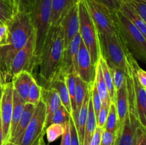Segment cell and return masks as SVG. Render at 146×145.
Returning a JSON list of instances; mask_svg holds the SVG:
<instances>
[{"label":"cell","mask_w":146,"mask_h":145,"mask_svg":"<svg viewBox=\"0 0 146 145\" xmlns=\"http://www.w3.org/2000/svg\"><path fill=\"white\" fill-rule=\"evenodd\" d=\"M116 132H111L103 129L101 134V145H115Z\"/></svg>","instance_id":"cell-39"},{"label":"cell","mask_w":146,"mask_h":145,"mask_svg":"<svg viewBox=\"0 0 146 145\" xmlns=\"http://www.w3.org/2000/svg\"><path fill=\"white\" fill-rule=\"evenodd\" d=\"M119 127L120 123L116 107H115V103L111 102L110 104L108 116H107L106 122L104 129L108 131V132H116Z\"/></svg>","instance_id":"cell-29"},{"label":"cell","mask_w":146,"mask_h":145,"mask_svg":"<svg viewBox=\"0 0 146 145\" xmlns=\"http://www.w3.org/2000/svg\"><path fill=\"white\" fill-rule=\"evenodd\" d=\"M97 127L96 118L95 113H94V107H93L92 101H91V95L88 103V117H87L86 125L85 132H84V142L83 145H90L94 137V133L96 132V129Z\"/></svg>","instance_id":"cell-26"},{"label":"cell","mask_w":146,"mask_h":145,"mask_svg":"<svg viewBox=\"0 0 146 145\" xmlns=\"http://www.w3.org/2000/svg\"><path fill=\"white\" fill-rule=\"evenodd\" d=\"M64 78L65 77L62 76V75H58L48 85H46L45 87L52 88L57 91L58 95H59L61 104L66 108V109L68 111V113L71 115V116L72 117L73 111L71 100H70L69 94H68V89H67V86Z\"/></svg>","instance_id":"cell-20"},{"label":"cell","mask_w":146,"mask_h":145,"mask_svg":"<svg viewBox=\"0 0 146 145\" xmlns=\"http://www.w3.org/2000/svg\"><path fill=\"white\" fill-rule=\"evenodd\" d=\"M7 25L9 32V44L0 48V85L1 86L11 82L9 69L11 61L34 31L30 14L25 11L14 13Z\"/></svg>","instance_id":"cell-1"},{"label":"cell","mask_w":146,"mask_h":145,"mask_svg":"<svg viewBox=\"0 0 146 145\" xmlns=\"http://www.w3.org/2000/svg\"><path fill=\"white\" fill-rule=\"evenodd\" d=\"M78 2V0H52L50 26H58L70 9Z\"/></svg>","instance_id":"cell-18"},{"label":"cell","mask_w":146,"mask_h":145,"mask_svg":"<svg viewBox=\"0 0 146 145\" xmlns=\"http://www.w3.org/2000/svg\"><path fill=\"white\" fill-rule=\"evenodd\" d=\"M9 32L7 24H0V48L6 46L9 44Z\"/></svg>","instance_id":"cell-42"},{"label":"cell","mask_w":146,"mask_h":145,"mask_svg":"<svg viewBox=\"0 0 146 145\" xmlns=\"http://www.w3.org/2000/svg\"><path fill=\"white\" fill-rule=\"evenodd\" d=\"M115 105L118 113L119 123L121 125L125 119L128 112V100L125 82L122 87L116 91L115 98Z\"/></svg>","instance_id":"cell-22"},{"label":"cell","mask_w":146,"mask_h":145,"mask_svg":"<svg viewBox=\"0 0 146 145\" xmlns=\"http://www.w3.org/2000/svg\"><path fill=\"white\" fill-rule=\"evenodd\" d=\"M78 76L88 85H93L96 78V65L93 63L91 55L81 40L76 59V68Z\"/></svg>","instance_id":"cell-11"},{"label":"cell","mask_w":146,"mask_h":145,"mask_svg":"<svg viewBox=\"0 0 146 145\" xmlns=\"http://www.w3.org/2000/svg\"><path fill=\"white\" fill-rule=\"evenodd\" d=\"M77 75L76 71H74L68 72V74L65 75V82L66 84L67 89H68V94L70 96V100H71V107H72L73 115L76 112V77Z\"/></svg>","instance_id":"cell-30"},{"label":"cell","mask_w":146,"mask_h":145,"mask_svg":"<svg viewBox=\"0 0 146 145\" xmlns=\"http://www.w3.org/2000/svg\"><path fill=\"white\" fill-rule=\"evenodd\" d=\"M94 1L105 6L111 11H120L123 4L121 0H94Z\"/></svg>","instance_id":"cell-38"},{"label":"cell","mask_w":146,"mask_h":145,"mask_svg":"<svg viewBox=\"0 0 146 145\" xmlns=\"http://www.w3.org/2000/svg\"><path fill=\"white\" fill-rule=\"evenodd\" d=\"M0 145H4V140H3V132H2V126H1V116H0Z\"/></svg>","instance_id":"cell-48"},{"label":"cell","mask_w":146,"mask_h":145,"mask_svg":"<svg viewBox=\"0 0 146 145\" xmlns=\"http://www.w3.org/2000/svg\"><path fill=\"white\" fill-rule=\"evenodd\" d=\"M43 137H44V136H43ZM43 137H41V138H43ZM41 138H40V139H39V140H38V141H37V142H36V143L34 144V145H39V144H40V140H41Z\"/></svg>","instance_id":"cell-52"},{"label":"cell","mask_w":146,"mask_h":145,"mask_svg":"<svg viewBox=\"0 0 146 145\" xmlns=\"http://www.w3.org/2000/svg\"><path fill=\"white\" fill-rule=\"evenodd\" d=\"M31 0H13L14 13L25 11L30 14Z\"/></svg>","instance_id":"cell-37"},{"label":"cell","mask_w":146,"mask_h":145,"mask_svg":"<svg viewBox=\"0 0 146 145\" xmlns=\"http://www.w3.org/2000/svg\"><path fill=\"white\" fill-rule=\"evenodd\" d=\"M124 3H131L133 1H146V0H121Z\"/></svg>","instance_id":"cell-49"},{"label":"cell","mask_w":146,"mask_h":145,"mask_svg":"<svg viewBox=\"0 0 146 145\" xmlns=\"http://www.w3.org/2000/svg\"><path fill=\"white\" fill-rule=\"evenodd\" d=\"M101 55L109 66H115L127 72V55L129 51L116 28L112 35L98 34Z\"/></svg>","instance_id":"cell-5"},{"label":"cell","mask_w":146,"mask_h":145,"mask_svg":"<svg viewBox=\"0 0 146 145\" xmlns=\"http://www.w3.org/2000/svg\"><path fill=\"white\" fill-rule=\"evenodd\" d=\"M12 3H13V0H12Z\"/></svg>","instance_id":"cell-58"},{"label":"cell","mask_w":146,"mask_h":145,"mask_svg":"<svg viewBox=\"0 0 146 145\" xmlns=\"http://www.w3.org/2000/svg\"><path fill=\"white\" fill-rule=\"evenodd\" d=\"M33 75L27 71H21L13 78V87L18 95L27 102L29 91L33 79Z\"/></svg>","instance_id":"cell-21"},{"label":"cell","mask_w":146,"mask_h":145,"mask_svg":"<svg viewBox=\"0 0 146 145\" xmlns=\"http://www.w3.org/2000/svg\"><path fill=\"white\" fill-rule=\"evenodd\" d=\"M64 53V32L61 24L50 26L38 63L39 75L46 85L59 75Z\"/></svg>","instance_id":"cell-2"},{"label":"cell","mask_w":146,"mask_h":145,"mask_svg":"<svg viewBox=\"0 0 146 145\" xmlns=\"http://www.w3.org/2000/svg\"><path fill=\"white\" fill-rule=\"evenodd\" d=\"M130 4L133 7L138 15L146 24V1H133Z\"/></svg>","instance_id":"cell-43"},{"label":"cell","mask_w":146,"mask_h":145,"mask_svg":"<svg viewBox=\"0 0 146 145\" xmlns=\"http://www.w3.org/2000/svg\"><path fill=\"white\" fill-rule=\"evenodd\" d=\"M70 128H71V145H80L79 140H78V134H77L76 128L75 123L72 117L69 119Z\"/></svg>","instance_id":"cell-45"},{"label":"cell","mask_w":146,"mask_h":145,"mask_svg":"<svg viewBox=\"0 0 146 145\" xmlns=\"http://www.w3.org/2000/svg\"><path fill=\"white\" fill-rule=\"evenodd\" d=\"M135 75L141 86L146 88V71L140 68L138 64L135 67Z\"/></svg>","instance_id":"cell-46"},{"label":"cell","mask_w":146,"mask_h":145,"mask_svg":"<svg viewBox=\"0 0 146 145\" xmlns=\"http://www.w3.org/2000/svg\"><path fill=\"white\" fill-rule=\"evenodd\" d=\"M98 34L112 35L116 32L113 11L94 0H83Z\"/></svg>","instance_id":"cell-7"},{"label":"cell","mask_w":146,"mask_h":145,"mask_svg":"<svg viewBox=\"0 0 146 145\" xmlns=\"http://www.w3.org/2000/svg\"><path fill=\"white\" fill-rule=\"evenodd\" d=\"M64 32V50L67 48L73 38L79 33L80 20L78 2L74 4L66 13L61 21Z\"/></svg>","instance_id":"cell-13"},{"label":"cell","mask_w":146,"mask_h":145,"mask_svg":"<svg viewBox=\"0 0 146 145\" xmlns=\"http://www.w3.org/2000/svg\"><path fill=\"white\" fill-rule=\"evenodd\" d=\"M100 65L101 67V70L103 72V75H104V80H105L107 88H108V93H109L110 99H111V102H115V90L114 88L113 83L112 76H111V71H110L109 67H108V63L106 61V60L103 58L102 55H101L99 58Z\"/></svg>","instance_id":"cell-28"},{"label":"cell","mask_w":146,"mask_h":145,"mask_svg":"<svg viewBox=\"0 0 146 145\" xmlns=\"http://www.w3.org/2000/svg\"><path fill=\"white\" fill-rule=\"evenodd\" d=\"M139 125L137 117L128 111L116 132L115 145H134L136 129Z\"/></svg>","instance_id":"cell-12"},{"label":"cell","mask_w":146,"mask_h":145,"mask_svg":"<svg viewBox=\"0 0 146 145\" xmlns=\"http://www.w3.org/2000/svg\"><path fill=\"white\" fill-rule=\"evenodd\" d=\"M108 109H109V107L101 105V108L96 118V123L98 127L102 128V129L104 128L106 122L107 116H108Z\"/></svg>","instance_id":"cell-40"},{"label":"cell","mask_w":146,"mask_h":145,"mask_svg":"<svg viewBox=\"0 0 146 145\" xmlns=\"http://www.w3.org/2000/svg\"><path fill=\"white\" fill-rule=\"evenodd\" d=\"M134 145H146V128L141 124L137 127Z\"/></svg>","instance_id":"cell-41"},{"label":"cell","mask_w":146,"mask_h":145,"mask_svg":"<svg viewBox=\"0 0 146 145\" xmlns=\"http://www.w3.org/2000/svg\"><path fill=\"white\" fill-rule=\"evenodd\" d=\"M35 66H36L35 58V35L34 31H33L25 45L17 52L11 61L9 69L10 81L11 82L13 78L21 71H27L32 74Z\"/></svg>","instance_id":"cell-8"},{"label":"cell","mask_w":146,"mask_h":145,"mask_svg":"<svg viewBox=\"0 0 146 145\" xmlns=\"http://www.w3.org/2000/svg\"><path fill=\"white\" fill-rule=\"evenodd\" d=\"M71 117V115L66 109V108L61 104L57 110L54 112L53 115L52 119H51V124H61L64 125L65 122L69 121L70 118Z\"/></svg>","instance_id":"cell-35"},{"label":"cell","mask_w":146,"mask_h":145,"mask_svg":"<svg viewBox=\"0 0 146 145\" xmlns=\"http://www.w3.org/2000/svg\"><path fill=\"white\" fill-rule=\"evenodd\" d=\"M91 101H92L93 107H94V113H95L96 118L98 117L99 111L101 108V98L99 96L98 91H97L96 87L95 82H94V85H91Z\"/></svg>","instance_id":"cell-36"},{"label":"cell","mask_w":146,"mask_h":145,"mask_svg":"<svg viewBox=\"0 0 146 145\" xmlns=\"http://www.w3.org/2000/svg\"><path fill=\"white\" fill-rule=\"evenodd\" d=\"M25 101L18 95L15 90L14 89L13 92V109L12 115H11V127H10V137L9 140L13 137L15 131L17 129L19 119L21 118L24 106L25 105Z\"/></svg>","instance_id":"cell-23"},{"label":"cell","mask_w":146,"mask_h":145,"mask_svg":"<svg viewBox=\"0 0 146 145\" xmlns=\"http://www.w3.org/2000/svg\"><path fill=\"white\" fill-rule=\"evenodd\" d=\"M35 107V105L26 102L24 106L22 113H21V118H20L17 129L15 131V133L9 142H11V143L17 145L21 144L24 132H25L26 129H27V127L29 124L30 120H31V117L34 114Z\"/></svg>","instance_id":"cell-17"},{"label":"cell","mask_w":146,"mask_h":145,"mask_svg":"<svg viewBox=\"0 0 146 145\" xmlns=\"http://www.w3.org/2000/svg\"><path fill=\"white\" fill-rule=\"evenodd\" d=\"M2 95L0 105V116L3 132V140L4 144L9 142L10 137L11 115L13 109V92L14 87L12 82L6 83L2 86Z\"/></svg>","instance_id":"cell-10"},{"label":"cell","mask_w":146,"mask_h":145,"mask_svg":"<svg viewBox=\"0 0 146 145\" xmlns=\"http://www.w3.org/2000/svg\"><path fill=\"white\" fill-rule=\"evenodd\" d=\"M39 145H46L45 142H44V137L41 138V140H40V144Z\"/></svg>","instance_id":"cell-51"},{"label":"cell","mask_w":146,"mask_h":145,"mask_svg":"<svg viewBox=\"0 0 146 145\" xmlns=\"http://www.w3.org/2000/svg\"><path fill=\"white\" fill-rule=\"evenodd\" d=\"M95 85L96 87L97 91H98L99 96L101 98L102 105L110 106L111 103V99H110L109 93H108V88H107L106 84L104 80V75H103L102 70L100 65L99 62L96 65V78H95Z\"/></svg>","instance_id":"cell-25"},{"label":"cell","mask_w":146,"mask_h":145,"mask_svg":"<svg viewBox=\"0 0 146 145\" xmlns=\"http://www.w3.org/2000/svg\"><path fill=\"white\" fill-rule=\"evenodd\" d=\"M2 90H3L2 86L0 85V105H1V95H2Z\"/></svg>","instance_id":"cell-50"},{"label":"cell","mask_w":146,"mask_h":145,"mask_svg":"<svg viewBox=\"0 0 146 145\" xmlns=\"http://www.w3.org/2000/svg\"><path fill=\"white\" fill-rule=\"evenodd\" d=\"M11 1H12V0H11ZM12 4H13V3H12Z\"/></svg>","instance_id":"cell-57"},{"label":"cell","mask_w":146,"mask_h":145,"mask_svg":"<svg viewBox=\"0 0 146 145\" xmlns=\"http://www.w3.org/2000/svg\"><path fill=\"white\" fill-rule=\"evenodd\" d=\"M103 129H104L97 127L96 129L95 133H94V137H93L90 145H101V134H102Z\"/></svg>","instance_id":"cell-47"},{"label":"cell","mask_w":146,"mask_h":145,"mask_svg":"<svg viewBox=\"0 0 146 145\" xmlns=\"http://www.w3.org/2000/svg\"><path fill=\"white\" fill-rule=\"evenodd\" d=\"M52 0H31L30 16L35 35V58L38 65L50 28Z\"/></svg>","instance_id":"cell-3"},{"label":"cell","mask_w":146,"mask_h":145,"mask_svg":"<svg viewBox=\"0 0 146 145\" xmlns=\"http://www.w3.org/2000/svg\"><path fill=\"white\" fill-rule=\"evenodd\" d=\"M4 145H17V144H14L11 143V142H7V143L4 144Z\"/></svg>","instance_id":"cell-53"},{"label":"cell","mask_w":146,"mask_h":145,"mask_svg":"<svg viewBox=\"0 0 146 145\" xmlns=\"http://www.w3.org/2000/svg\"><path fill=\"white\" fill-rule=\"evenodd\" d=\"M2 24V23H1V22H0V24Z\"/></svg>","instance_id":"cell-54"},{"label":"cell","mask_w":146,"mask_h":145,"mask_svg":"<svg viewBox=\"0 0 146 145\" xmlns=\"http://www.w3.org/2000/svg\"><path fill=\"white\" fill-rule=\"evenodd\" d=\"M64 131V125H61V124H51V125H50L45 130L48 142L49 143L54 142L59 136H62Z\"/></svg>","instance_id":"cell-34"},{"label":"cell","mask_w":146,"mask_h":145,"mask_svg":"<svg viewBox=\"0 0 146 145\" xmlns=\"http://www.w3.org/2000/svg\"><path fill=\"white\" fill-rule=\"evenodd\" d=\"M91 86L89 85L88 90H87L85 98H84L82 105H81V108H80L79 111L78 112L76 118L74 120V123H75L76 128L80 145H83V142H84V132H85L87 117H88V103H89V100L90 98H91Z\"/></svg>","instance_id":"cell-19"},{"label":"cell","mask_w":146,"mask_h":145,"mask_svg":"<svg viewBox=\"0 0 146 145\" xmlns=\"http://www.w3.org/2000/svg\"><path fill=\"white\" fill-rule=\"evenodd\" d=\"M80 1V0H78V1Z\"/></svg>","instance_id":"cell-56"},{"label":"cell","mask_w":146,"mask_h":145,"mask_svg":"<svg viewBox=\"0 0 146 145\" xmlns=\"http://www.w3.org/2000/svg\"><path fill=\"white\" fill-rule=\"evenodd\" d=\"M46 105L42 100L36 105L29 124L26 129L20 145H34L45 133Z\"/></svg>","instance_id":"cell-9"},{"label":"cell","mask_w":146,"mask_h":145,"mask_svg":"<svg viewBox=\"0 0 146 145\" xmlns=\"http://www.w3.org/2000/svg\"><path fill=\"white\" fill-rule=\"evenodd\" d=\"M41 90L42 87L38 85L34 78H33L29 91L27 102L35 105H36L41 98Z\"/></svg>","instance_id":"cell-33"},{"label":"cell","mask_w":146,"mask_h":145,"mask_svg":"<svg viewBox=\"0 0 146 145\" xmlns=\"http://www.w3.org/2000/svg\"><path fill=\"white\" fill-rule=\"evenodd\" d=\"M64 131L62 134V138H61V142L60 145H71V135L69 121L64 124Z\"/></svg>","instance_id":"cell-44"},{"label":"cell","mask_w":146,"mask_h":145,"mask_svg":"<svg viewBox=\"0 0 146 145\" xmlns=\"http://www.w3.org/2000/svg\"><path fill=\"white\" fill-rule=\"evenodd\" d=\"M108 67H109L110 71H111V76H112L114 88H115V92H116V91H118L125 82L126 73L123 70L115 66L108 65Z\"/></svg>","instance_id":"cell-32"},{"label":"cell","mask_w":146,"mask_h":145,"mask_svg":"<svg viewBox=\"0 0 146 145\" xmlns=\"http://www.w3.org/2000/svg\"><path fill=\"white\" fill-rule=\"evenodd\" d=\"M41 99L46 105L45 128L46 129L51 125L53 115L61 105V102L57 91L49 87H42Z\"/></svg>","instance_id":"cell-16"},{"label":"cell","mask_w":146,"mask_h":145,"mask_svg":"<svg viewBox=\"0 0 146 145\" xmlns=\"http://www.w3.org/2000/svg\"><path fill=\"white\" fill-rule=\"evenodd\" d=\"M14 14L11 0H0V22L7 24Z\"/></svg>","instance_id":"cell-31"},{"label":"cell","mask_w":146,"mask_h":145,"mask_svg":"<svg viewBox=\"0 0 146 145\" xmlns=\"http://www.w3.org/2000/svg\"><path fill=\"white\" fill-rule=\"evenodd\" d=\"M115 26L129 52L146 63V38L121 11H113Z\"/></svg>","instance_id":"cell-4"},{"label":"cell","mask_w":146,"mask_h":145,"mask_svg":"<svg viewBox=\"0 0 146 145\" xmlns=\"http://www.w3.org/2000/svg\"><path fill=\"white\" fill-rule=\"evenodd\" d=\"M145 92H146V88H145Z\"/></svg>","instance_id":"cell-55"},{"label":"cell","mask_w":146,"mask_h":145,"mask_svg":"<svg viewBox=\"0 0 146 145\" xmlns=\"http://www.w3.org/2000/svg\"><path fill=\"white\" fill-rule=\"evenodd\" d=\"M81 41V37L78 33L74 36V38L70 42L67 48L64 50L62 65H61V71H60V73L58 75H62V76L65 77V75L68 72H71L74 70L76 71L77 55H78V50H79Z\"/></svg>","instance_id":"cell-14"},{"label":"cell","mask_w":146,"mask_h":145,"mask_svg":"<svg viewBox=\"0 0 146 145\" xmlns=\"http://www.w3.org/2000/svg\"><path fill=\"white\" fill-rule=\"evenodd\" d=\"M120 11L132 22L146 38V24L130 3H124Z\"/></svg>","instance_id":"cell-24"},{"label":"cell","mask_w":146,"mask_h":145,"mask_svg":"<svg viewBox=\"0 0 146 145\" xmlns=\"http://www.w3.org/2000/svg\"><path fill=\"white\" fill-rule=\"evenodd\" d=\"M88 86H89V85L84 82L77 74L76 77V109L75 114L72 117L74 120L76 118L78 111H79L80 108L82 105Z\"/></svg>","instance_id":"cell-27"},{"label":"cell","mask_w":146,"mask_h":145,"mask_svg":"<svg viewBox=\"0 0 146 145\" xmlns=\"http://www.w3.org/2000/svg\"><path fill=\"white\" fill-rule=\"evenodd\" d=\"M138 63L135 61L133 64V79L134 92H135V104L137 118L139 123L146 128V92L145 89L138 82L135 75V67Z\"/></svg>","instance_id":"cell-15"},{"label":"cell","mask_w":146,"mask_h":145,"mask_svg":"<svg viewBox=\"0 0 146 145\" xmlns=\"http://www.w3.org/2000/svg\"><path fill=\"white\" fill-rule=\"evenodd\" d=\"M78 11L80 20L79 34L81 40L84 41L89 52L93 63L96 65L101 56L98 31L83 0L78 1Z\"/></svg>","instance_id":"cell-6"}]
</instances>
